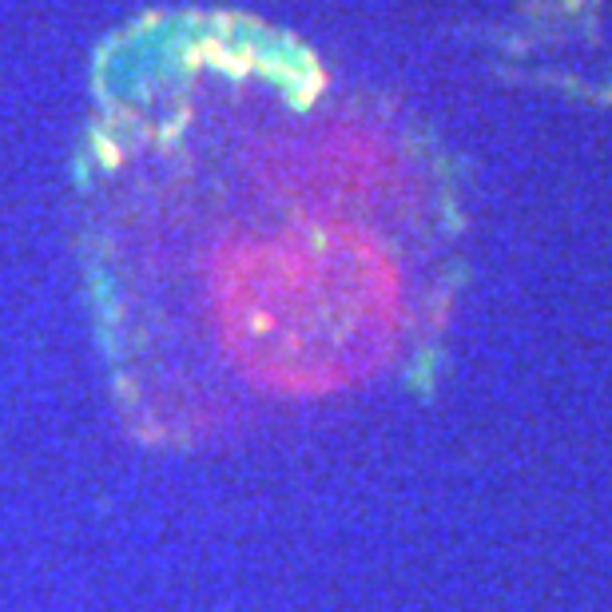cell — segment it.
<instances>
[{
    "label": "cell",
    "instance_id": "1",
    "mask_svg": "<svg viewBox=\"0 0 612 612\" xmlns=\"http://www.w3.org/2000/svg\"><path fill=\"white\" fill-rule=\"evenodd\" d=\"M167 346L203 322L219 362L279 398H318L378 374L402 338V275L382 239L338 215L223 235L199 279L159 295Z\"/></svg>",
    "mask_w": 612,
    "mask_h": 612
}]
</instances>
